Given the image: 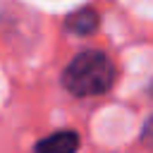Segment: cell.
Returning a JSON list of instances; mask_svg holds the SVG:
<instances>
[{"mask_svg":"<svg viewBox=\"0 0 153 153\" xmlns=\"http://www.w3.org/2000/svg\"><path fill=\"white\" fill-rule=\"evenodd\" d=\"M115 81V67L110 57L100 50L76 53L62 72V86L76 98L103 96Z\"/></svg>","mask_w":153,"mask_h":153,"instance_id":"cell-1","label":"cell"},{"mask_svg":"<svg viewBox=\"0 0 153 153\" xmlns=\"http://www.w3.org/2000/svg\"><path fill=\"white\" fill-rule=\"evenodd\" d=\"M79 134L72 131V129H62V131H55L45 139H41L36 146H33V153H76L79 148Z\"/></svg>","mask_w":153,"mask_h":153,"instance_id":"cell-2","label":"cell"},{"mask_svg":"<svg viewBox=\"0 0 153 153\" xmlns=\"http://www.w3.org/2000/svg\"><path fill=\"white\" fill-rule=\"evenodd\" d=\"M65 26H67V31H72V33L86 36V33L96 31V26H98V14H96V10H91V7H81V10L72 12V14L65 19Z\"/></svg>","mask_w":153,"mask_h":153,"instance_id":"cell-3","label":"cell"},{"mask_svg":"<svg viewBox=\"0 0 153 153\" xmlns=\"http://www.w3.org/2000/svg\"><path fill=\"white\" fill-rule=\"evenodd\" d=\"M141 143L148 146V148H153V115L146 120V124L141 129Z\"/></svg>","mask_w":153,"mask_h":153,"instance_id":"cell-4","label":"cell"}]
</instances>
